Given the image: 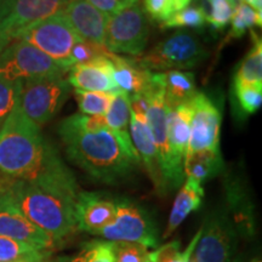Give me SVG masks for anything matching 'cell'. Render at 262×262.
<instances>
[{"mask_svg":"<svg viewBox=\"0 0 262 262\" xmlns=\"http://www.w3.org/2000/svg\"><path fill=\"white\" fill-rule=\"evenodd\" d=\"M0 172L74 199L79 193L73 172L56 147L45 140L40 127L26 116L19 104L0 126Z\"/></svg>","mask_w":262,"mask_h":262,"instance_id":"obj_1","label":"cell"},{"mask_svg":"<svg viewBox=\"0 0 262 262\" xmlns=\"http://www.w3.org/2000/svg\"><path fill=\"white\" fill-rule=\"evenodd\" d=\"M66 155L91 178L113 185L131 175L141 164L136 150H131L110 127L98 133L78 130L67 119L58 126Z\"/></svg>","mask_w":262,"mask_h":262,"instance_id":"obj_2","label":"cell"},{"mask_svg":"<svg viewBox=\"0 0 262 262\" xmlns=\"http://www.w3.org/2000/svg\"><path fill=\"white\" fill-rule=\"evenodd\" d=\"M8 193L29 221L57 242L77 231L72 196L18 180L12 181Z\"/></svg>","mask_w":262,"mask_h":262,"instance_id":"obj_3","label":"cell"},{"mask_svg":"<svg viewBox=\"0 0 262 262\" xmlns=\"http://www.w3.org/2000/svg\"><path fill=\"white\" fill-rule=\"evenodd\" d=\"M33 45L48 55L66 71L72 67L71 51L77 42L83 40L61 12L18 31L12 37Z\"/></svg>","mask_w":262,"mask_h":262,"instance_id":"obj_4","label":"cell"},{"mask_svg":"<svg viewBox=\"0 0 262 262\" xmlns=\"http://www.w3.org/2000/svg\"><path fill=\"white\" fill-rule=\"evenodd\" d=\"M146 120L155 141L159 169L168 191L179 188L185 179V171L183 165H180L173 158L168 142L164 73H153V85L149 90V104Z\"/></svg>","mask_w":262,"mask_h":262,"instance_id":"obj_5","label":"cell"},{"mask_svg":"<svg viewBox=\"0 0 262 262\" xmlns=\"http://www.w3.org/2000/svg\"><path fill=\"white\" fill-rule=\"evenodd\" d=\"M209 51L194 34L178 32L155 45L146 55L136 58L145 70H189L204 62Z\"/></svg>","mask_w":262,"mask_h":262,"instance_id":"obj_6","label":"cell"},{"mask_svg":"<svg viewBox=\"0 0 262 262\" xmlns=\"http://www.w3.org/2000/svg\"><path fill=\"white\" fill-rule=\"evenodd\" d=\"M72 91L64 75L38 78L22 83L19 107L33 123L40 127L63 107Z\"/></svg>","mask_w":262,"mask_h":262,"instance_id":"obj_7","label":"cell"},{"mask_svg":"<svg viewBox=\"0 0 262 262\" xmlns=\"http://www.w3.org/2000/svg\"><path fill=\"white\" fill-rule=\"evenodd\" d=\"M67 71L28 42L17 40L0 54V79L26 81L64 75Z\"/></svg>","mask_w":262,"mask_h":262,"instance_id":"obj_8","label":"cell"},{"mask_svg":"<svg viewBox=\"0 0 262 262\" xmlns=\"http://www.w3.org/2000/svg\"><path fill=\"white\" fill-rule=\"evenodd\" d=\"M149 25L139 4L124 8L108 18L104 48L114 55L139 57L148 42Z\"/></svg>","mask_w":262,"mask_h":262,"instance_id":"obj_9","label":"cell"},{"mask_svg":"<svg viewBox=\"0 0 262 262\" xmlns=\"http://www.w3.org/2000/svg\"><path fill=\"white\" fill-rule=\"evenodd\" d=\"M116 217L96 235L110 242H133L156 248L158 229L146 209L126 198L116 202Z\"/></svg>","mask_w":262,"mask_h":262,"instance_id":"obj_10","label":"cell"},{"mask_svg":"<svg viewBox=\"0 0 262 262\" xmlns=\"http://www.w3.org/2000/svg\"><path fill=\"white\" fill-rule=\"evenodd\" d=\"M202 233L193 251L194 262H237L238 232L225 215L212 214L202 226Z\"/></svg>","mask_w":262,"mask_h":262,"instance_id":"obj_11","label":"cell"},{"mask_svg":"<svg viewBox=\"0 0 262 262\" xmlns=\"http://www.w3.org/2000/svg\"><path fill=\"white\" fill-rule=\"evenodd\" d=\"M188 104L192 122L186 156L198 152L220 153L221 112L217 106L203 93H196Z\"/></svg>","mask_w":262,"mask_h":262,"instance_id":"obj_12","label":"cell"},{"mask_svg":"<svg viewBox=\"0 0 262 262\" xmlns=\"http://www.w3.org/2000/svg\"><path fill=\"white\" fill-rule=\"evenodd\" d=\"M0 235L32 247L49 250L58 242L28 220L16 206L8 192L0 195Z\"/></svg>","mask_w":262,"mask_h":262,"instance_id":"obj_13","label":"cell"},{"mask_svg":"<svg viewBox=\"0 0 262 262\" xmlns=\"http://www.w3.org/2000/svg\"><path fill=\"white\" fill-rule=\"evenodd\" d=\"M116 202L102 193H78L74 202L77 229L96 235L101 229L112 224L116 217Z\"/></svg>","mask_w":262,"mask_h":262,"instance_id":"obj_14","label":"cell"},{"mask_svg":"<svg viewBox=\"0 0 262 262\" xmlns=\"http://www.w3.org/2000/svg\"><path fill=\"white\" fill-rule=\"evenodd\" d=\"M72 0H12L11 11L2 29L10 37L29 25L63 11Z\"/></svg>","mask_w":262,"mask_h":262,"instance_id":"obj_15","label":"cell"},{"mask_svg":"<svg viewBox=\"0 0 262 262\" xmlns=\"http://www.w3.org/2000/svg\"><path fill=\"white\" fill-rule=\"evenodd\" d=\"M113 72L112 61L108 56H100L86 63L72 66L66 79L75 90L113 93L117 90Z\"/></svg>","mask_w":262,"mask_h":262,"instance_id":"obj_16","label":"cell"},{"mask_svg":"<svg viewBox=\"0 0 262 262\" xmlns=\"http://www.w3.org/2000/svg\"><path fill=\"white\" fill-rule=\"evenodd\" d=\"M62 14L80 38L104 47L110 16L103 14L85 0H72Z\"/></svg>","mask_w":262,"mask_h":262,"instance_id":"obj_17","label":"cell"},{"mask_svg":"<svg viewBox=\"0 0 262 262\" xmlns=\"http://www.w3.org/2000/svg\"><path fill=\"white\" fill-rule=\"evenodd\" d=\"M130 133L134 147L140 157L141 163L145 165L146 170L148 171L156 189L159 194H165L168 192V187H166L162 172H160L155 141H153V136L147 125V120L139 119L135 114L131 113Z\"/></svg>","mask_w":262,"mask_h":262,"instance_id":"obj_18","label":"cell"},{"mask_svg":"<svg viewBox=\"0 0 262 262\" xmlns=\"http://www.w3.org/2000/svg\"><path fill=\"white\" fill-rule=\"evenodd\" d=\"M108 58L113 63V80L117 89L130 96L149 91L153 85V73L141 67L136 58L124 57L112 52L108 54Z\"/></svg>","mask_w":262,"mask_h":262,"instance_id":"obj_19","label":"cell"},{"mask_svg":"<svg viewBox=\"0 0 262 262\" xmlns=\"http://www.w3.org/2000/svg\"><path fill=\"white\" fill-rule=\"evenodd\" d=\"M166 106V104H165ZM192 110L188 103L168 110L166 108V129L171 153L180 165H183L191 136Z\"/></svg>","mask_w":262,"mask_h":262,"instance_id":"obj_20","label":"cell"},{"mask_svg":"<svg viewBox=\"0 0 262 262\" xmlns=\"http://www.w3.org/2000/svg\"><path fill=\"white\" fill-rule=\"evenodd\" d=\"M203 198H204V189L202 183L191 178L186 179L173 202L171 214L169 216L168 225L164 232V238L170 237L173 231L187 219L188 215L201 208Z\"/></svg>","mask_w":262,"mask_h":262,"instance_id":"obj_21","label":"cell"},{"mask_svg":"<svg viewBox=\"0 0 262 262\" xmlns=\"http://www.w3.org/2000/svg\"><path fill=\"white\" fill-rule=\"evenodd\" d=\"M104 117L110 130L123 141L127 148L136 150L130 136V95L119 89L113 91V100Z\"/></svg>","mask_w":262,"mask_h":262,"instance_id":"obj_22","label":"cell"},{"mask_svg":"<svg viewBox=\"0 0 262 262\" xmlns=\"http://www.w3.org/2000/svg\"><path fill=\"white\" fill-rule=\"evenodd\" d=\"M164 91L168 110L188 103L196 94L195 77L192 72L169 71L164 73Z\"/></svg>","mask_w":262,"mask_h":262,"instance_id":"obj_23","label":"cell"},{"mask_svg":"<svg viewBox=\"0 0 262 262\" xmlns=\"http://www.w3.org/2000/svg\"><path fill=\"white\" fill-rule=\"evenodd\" d=\"M224 162L221 153L214 152H198L185 157L183 162V171L185 176L195 180L202 183L206 180L214 178L221 171Z\"/></svg>","mask_w":262,"mask_h":262,"instance_id":"obj_24","label":"cell"},{"mask_svg":"<svg viewBox=\"0 0 262 262\" xmlns=\"http://www.w3.org/2000/svg\"><path fill=\"white\" fill-rule=\"evenodd\" d=\"M251 35L253 47L239 64L233 84L262 86V42L261 38L257 37L254 32H251Z\"/></svg>","mask_w":262,"mask_h":262,"instance_id":"obj_25","label":"cell"},{"mask_svg":"<svg viewBox=\"0 0 262 262\" xmlns=\"http://www.w3.org/2000/svg\"><path fill=\"white\" fill-rule=\"evenodd\" d=\"M47 251L0 235V262H49Z\"/></svg>","mask_w":262,"mask_h":262,"instance_id":"obj_26","label":"cell"},{"mask_svg":"<svg viewBox=\"0 0 262 262\" xmlns=\"http://www.w3.org/2000/svg\"><path fill=\"white\" fill-rule=\"evenodd\" d=\"M80 114L85 116H104L113 100V93L103 91L74 90Z\"/></svg>","mask_w":262,"mask_h":262,"instance_id":"obj_27","label":"cell"},{"mask_svg":"<svg viewBox=\"0 0 262 262\" xmlns=\"http://www.w3.org/2000/svg\"><path fill=\"white\" fill-rule=\"evenodd\" d=\"M58 262H114L112 243L106 239L90 241L81 245L74 256L61 258Z\"/></svg>","mask_w":262,"mask_h":262,"instance_id":"obj_28","label":"cell"},{"mask_svg":"<svg viewBox=\"0 0 262 262\" xmlns=\"http://www.w3.org/2000/svg\"><path fill=\"white\" fill-rule=\"evenodd\" d=\"M201 233L202 228H199L185 251H181V243L179 241H173L149 253V258L152 262H189Z\"/></svg>","mask_w":262,"mask_h":262,"instance_id":"obj_29","label":"cell"},{"mask_svg":"<svg viewBox=\"0 0 262 262\" xmlns=\"http://www.w3.org/2000/svg\"><path fill=\"white\" fill-rule=\"evenodd\" d=\"M262 15H258L248 4L239 3L234 6L231 18V32L229 38H242L248 29L255 26L261 27Z\"/></svg>","mask_w":262,"mask_h":262,"instance_id":"obj_30","label":"cell"},{"mask_svg":"<svg viewBox=\"0 0 262 262\" xmlns=\"http://www.w3.org/2000/svg\"><path fill=\"white\" fill-rule=\"evenodd\" d=\"M206 22V12L202 8H195V6H191V8H186L180 11L173 12L171 16H169L165 21L162 22L163 29H170V28H182V27H189V28H203Z\"/></svg>","mask_w":262,"mask_h":262,"instance_id":"obj_31","label":"cell"},{"mask_svg":"<svg viewBox=\"0 0 262 262\" xmlns=\"http://www.w3.org/2000/svg\"><path fill=\"white\" fill-rule=\"evenodd\" d=\"M235 97L241 110L247 114H254L262 103V86L248 84H233Z\"/></svg>","mask_w":262,"mask_h":262,"instance_id":"obj_32","label":"cell"},{"mask_svg":"<svg viewBox=\"0 0 262 262\" xmlns=\"http://www.w3.org/2000/svg\"><path fill=\"white\" fill-rule=\"evenodd\" d=\"M24 81L0 79V126L12 110L19 103V95Z\"/></svg>","mask_w":262,"mask_h":262,"instance_id":"obj_33","label":"cell"},{"mask_svg":"<svg viewBox=\"0 0 262 262\" xmlns=\"http://www.w3.org/2000/svg\"><path fill=\"white\" fill-rule=\"evenodd\" d=\"M114 262H145L148 248L133 242H111Z\"/></svg>","mask_w":262,"mask_h":262,"instance_id":"obj_34","label":"cell"},{"mask_svg":"<svg viewBox=\"0 0 262 262\" xmlns=\"http://www.w3.org/2000/svg\"><path fill=\"white\" fill-rule=\"evenodd\" d=\"M210 12L206 14V21L215 31H222L231 22L234 4L232 0H209Z\"/></svg>","mask_w":262,"mask_h":262,"instance_id":"obj_35","label":"cell"},{"mask_svg":"<svg viewBox=\"0 0 262 262\" xmlns=\"http://www.w3.org/2000/svg\"><path fill=\"white\" fill-rule=\"evenodd\" d=\"M110 51L104 47L95 44L93 41L89 40H80L79 42L74 45L71 51V63L72 66L79 64V63H86V62L93 61L94 58H97L100 56H108Z\"/></svg>","mask_w":262,"mask_h":262,"instance_id":"obj_36","label":"cell"},{"mask_svg":"<svg viewBox=\"0 0 262 262\" xmlns=\"http://www.w3.org/2000/svg\"><path fill=\"white\" fill-rule=\"evenodd\" d=\"M66 119L74 127L84 133H98L108 127L104 116H85V114L78 113Z\"/></svg>","mask_w":262,"mask_h":262,"instance_id":"obj_37","label":"cell"},{"mask_svg":"<svg viewBox=\"0 0 262 262\" xmlns=\"http://www.w3.org/2000/svg\"><path fill=\"white\" fill-rule=\"evenodd\" d=\"M145 10L149 18L157 22H164L173 14L172 0H143Z\"/></svg>","mask_w":262,"mask_h":262,"instance_id":"obj_38","label":"cell"},{"mask_svg":"<svg viewBox=\"0 0 262 262\" xmlns=\"http://www.w3.org/2000/svg\"><path fill=\"white\" fill-rule=\"evenodd\" d=\"M85 2L95 6L97 10L102 11L103 14L110 16V17H112L119 11H122L124 8H126L119 0H85Z\"/></svg>","mask_w":262,"mask_h":262,"instance_id":"obj_39","label":"cell"},{"mask_svg":"<svg viewBox=\"0 0 262 262\" xmlns=\"http://www.w3.org/2000/svg\"><path fill=\"white\" fill-rule=\"evenodd\" d=\"M12 0H0V29L11 11Z\"/></svg>","mask_w":262,"mask_h":262,"instance_id":"obj_40","label":"cell"},{"mask_svg":"<svg viewBox=\"0 0 262 262\" xmlns=\"http://www.w3.org/2000/svg\"><path fill=\"white\" fill-rule=\"evenodd\" d=\"M14 180L8 178V176H5L4 173L0 172V195L4 194L5 192H8V189L10 188V186H11V183Z\"/></svg>","mask_w":262,"mask_h":262,"instance_id":"obj_41","label":"cell"},{"mask_svg":"<svg viewBox=\"0 0 262 262\" xmlns=\"http://www.w3.org/2000/svg\"><path fill=\"white\" fill-rule=\"evenodd\" d=\"M12 39L8 33L3 31V29H0V54H2L3 51H4V49L8 47L10 44V41H11Z\"/></svg>","mask_w":262,"mask_h":262,"instance_id":"obj_42","label":"cell"},{"mask_svg":"<svg viewBox=\"0 0 262 262\" xmlns=\"http://www.w3.org/2000/svg\"><path fill=\"white\" fill-rule=\"evenodd\" d=\"M120 3H123L125 6H130L134 4H139V0H119Z\"/></svg>","mask_w":262,"mask_h":262,"instance_id":"obj_43","label":"cell"},{"mask_svg":"<svg viewBox=\"0 0 262 262\" xmlns=\"http://www.w3.org/2000/svg\"><path fill=\"white\" fill-rule=\"evenodd\" d=\"M145 262H152V260H150V258H149V254H148V257H147V260Z\"/></svg>","mask_w":262,"mask_h":262,"instance_id":"obj_44","label":"cell"},{"mask_svg":"<svg viewBox=\"0 0 262 262\" xmlns=\"http://www.w3.org/2000/svg\"><path fill=\"white\" fill-rule=\"evenodd\" d=\"M189 262H194V261H193V260H192V257H191V260H189Z\"/></svg>","mask_w":262,"mask_h":262,"instance_id":"obj_45","label":"cell"},{"mask_svg":"<svg viewBox=\"0 0 262 262\" xmlns=\"http://www.w3.org/2000/svg\"><path fill=\"white\" fill-rule=\"evenodd\" d=\"M232 3H233V0H232ZM233 4H234V3H233Z\"/></svg>","mask_w":262,"mask_h":262,"instance_id":"obj_46","label":"cell"},{"mask_svg":"<svg viewBox=\"0 0 262 262\" xmlns=\"http://www.w3.org/2000/svg\"><path fill=\"white\" fill-rule=\"evenodd\" d=\"M255 262H260V261H255Z\"/></svg>","mask_w":262,"mask_h":262,"instance_id":"obj_47","label":"cell"}]
</instances>
